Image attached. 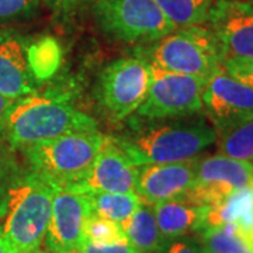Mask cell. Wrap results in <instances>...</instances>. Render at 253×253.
<instances>
[{
  "label": "cell",
  "mask_w": 253,
  "mask_h": 253,
  "mask_svg": "<svg viewBox=\"0 0 253 253\" xmlns=\"http://www.w3.org/2000/svg\"><path fill=\"white\" fill-rule=\"evenodd\" d=\"M191 117L132 116L126 131L111 138L136 166L189 161L217 141L210 123Z\"/></svg>",
  "instance_id": "6da1fadb"
},
{
  "label": "cell",
  "mask_w": 253,
  "mask_h": 253,
  "mask_svg": "<svg viewBox=\"0 0 253 253\" xmlns=\"http://www.w3.org/2000/svg\"><path fill=\"white\" fill-rule=\"evenodd\" d=\"M81 131H99L97 123L75 107L66 96L33 93L14 101L4 138L10 149L24 151L56 136Z\"/></svg>",
  "instance_id": "7a4b0ae2"
},
{
  "label": "cell",
  "mask_w": 253,
  "mask_h": 253,
  "mask_svg": "<svg viewBox=\"0 0 253 253\" xmlns=\"http://www.w3.org/2000/svg\"><path fill=\"white\" fill-rule=\"evenodd\" d=\"M107 135L81 131L33 145L23 152L28 170L56 190L71 187L89 172Z\"/></svg>",
  "instance_id": "3957f363"
},
{
  "label": "cell",
  "mask_w": 253,
  "mask_h": 253,
  "mask_svg": "<svg viewBox=\"0 0 253 253\" xmlns=\"http://www.w3.org/2000/svg\"><path fill=\"white\" fill-rule=\"evenodd\" d=\"M55 190L30 170L14 184L1 226L18 253H34L44 244Z\"/></svg>",
  "instance_id": "277c9868"
},
{
  "label": "cell",
  "mask_w": 253,
  "mask_h": 253,
  "mask_svg": "<svg viewBox=\"0 0 253 253\" xmlns=\"http://www.w3.org/2000/svg\"><path fill=\"white\" fill-rule=\"evenodd\" d=\"M139 55L162 69L203 79L222 68L217 41L204 26L174 28L168 36L142 46Z\"/></svg>",
  "instance_id": "5b68a950"
},
{
  "label": "cell",
  "mask_w": 253,
  "mask_h": 253,
  "mask_svg": "<svg viewBox=\"0 0 253 253\" xmlns=\"http://www.w3.org/2000/svg\"><path fill=\"white\" fill-rule=\"evenodd\" d=\"M91 11L106 36L126 44H149L174 30L155 0H94Z\"/></svg>",
  "instance_id": "8992f818"
},
{
  "label": "cell",
  "mask_w": 253,
  "mask_h": 253,
  "mask_svg": "<svg viewBox=\"0 0 253 253\" xmlns=\"http://www.w3.org/2000/svg\"><path fill=\"white\" fill-rule=\"evenodd\" d=\"M151 84V65L142 55L124 56L100 73L97 97L116 121L135 114L146 99Z\"/></svg>",
  "instance_id": "52a82bcc"
},
{
  "label": "cell",
  "mask_w": 253,
  "mask_h": 253,
  "mask_svg": "<svg viewBox=\"0 0 253 253\" xmlns=\"http://www.w3.org/2000/svg\"><path fill=\"white\" fill-rule=\"evenodd\" d=\"M151 65V84L146 99L135 111L144 118H179L203 111V90L207 79L176 73Z\"/></svg>",
  "instance_id": "ba28073f"
},
{
  "label": "cell",
  "mask_w": 253,
  "mask_h": 253,
  "mask_svg": "<svg viewBox=\"0 0 253 253\" xmlns=\"http://www.w3.org/2000/svg\"><path fill=\"white\" fill-rule=\"evenodd\" d=\"M203 113L217 136L226 134L253 120V87L221 68L204 83Z\"/></svg>",
  "instance_id": "9c48e42d"
},
{
  "label": "cell",
  "mask_w": 253,
  "mask_h": 253,
  "mask_svg": "<svg viewBox=\"0 0 253 253\" xmlns=\"http://www.w3.org/2000/svg\"><path fill=\"white\" fill-rule=\"evenodd\" d=\"M248 186H253V163L218 154L197 161L193 186L184 197L210 207Z\"/></svg>",
  "instance_id": "30bf717a"
},
{
  "label": "cell",
  "mask_w": 253,
  "mask_h": 253,
  "mask_svg": "<svg viewBox=\"0 0 253 253\" xmlns=\"http://www.w3.org/2000/svg\"><path fill=\"white\" fill-rule=\"evenodd\" d=\"M207 24L217 41L222 63L253 59V3L214 0Z\"/></svg>",
  "instance_id": "8fae6325"
},
{
  "label": "cell",
  "mask_w": 253,
  "mask_h": 253,
  "mask_svg": "<svg viewBox=\"0 0 253 253\" xmlns=\"http://www.w3.org/2000/svg\"><path fill=\"white\" fill-rule=\"evenodd\" d=\"M93 214L89 194L55 190L44 244L49 253H75L86 241L84 225Z\"/></svg>",
  "instance_id": "7c38bea8"
},
{
  "label": "cell",
  "mask_w": 253,
  "mask_h": 253,
  "mask_svg": "<svg viewBox=\"0 0 253 253\" xmlns=\"http://www.w3.org/2000/svg\"><path fill=\"white\" fill-rule=\"evenodd\" d=\"M136 166L118 146L111 136H107L86 176L69 190L82 194L91 193H136Z\"/></svg>",
  "instance_id": "4fadbf2b"
},
{
  "label": "cell",
  "mask_w": 253,
  "mask_h": 253,
  "mask_svg": "<svg viewBox=\"0 0 253 253\" xmlns=\"http://www.w3.org/2000/svg\"><path fill=\"white\" fill-rule=\"evenodd\" d=\"M197 158L174 163L139 166L136 194L148 204L179 199L189 193L196 176Z\"/></svg>",
  "instance_id": "5bb4252c"
},
{
  "label": "cell",
  "mask_w": 253,
  "mask_h": 253,
  "mask_svg": "<svg viewBox=\"0 0 253 253\" xmlns=\"http://www.w3.org/2000/svg\"><path fill=\"white\" fill-rule=\"evenodd\" d=\"M28 41L0 28V93L11 100L36 93L37 81L28 65Z\"/></svg>",
  "instance_id": "9a60e30c"
},
{
  "label": "cell",
  "mask_w": 253,
  "mask_h": 253,
  "mask_svg": "<svg viewBox=\"0 0 253 253\" xmlns=\"http://www.w3.org/2000/svg\"><path fill=\"white\" fill-rule=\"evenodd\" d=\"M154 212L159 231L168 241L197 234L206 226L207 207L196 204L184 196L156 203Z\"/></svg>",
  "instance_id": "2e32d148"
},
{
  "label": "cell",
  "mask_w": 253,
  "mask_h": 253,
  "mask_svg": "<svg viewBox=\"0 0 253 253\" xmlns=\"http://www.w3.org/2000/svg\"><path fill=\"white\" fill-rule=\"evenodd\" d=\"M231 224L253 246V186L234 191L231 196L207 207L206 226Z\"/></svg>",
  "instance_id": "e0dca14e"
},
{
  "label": "cell",
  "mask_w": 253,
  "mask_h": 253,
  "mask_svg": "<svg viewBox=\"0 0 253 253\" xmlns=\"http://www.w3.org/2000/svg\"><path fill=\"white\" fill-rule=\"evenodd\" d=\"M129 245L139 253H162L168 239H165L156 224L154 206L142 201L131 217L123 224Z\"/></svg>",
  "instance_id": "ac0fdd59"
},
{
  "label": "cell",
  "mask_w": 253,
  "mask_h": 253,
  "mask_svg": "<svg viewBox=\"0 0 253 253\" xmlns=\"http://www.w3.org/2000/svg\"><path fill=\"white\" fill-rule=\"evenodd\" d=\"M174 28L207 24L214 0H155Z\"/></svg>",
  "instance_id": "d6986e66"
},
{
  "label": "cell",
  "mask_w": 253,
  "mask_h": 253,
  "mask_svg": "<svg viewBox=\"0 0 253 253\" xmlns=\"http://www.w3.org/2000/svg\"><path fill=\"white\" fill-rule=\"evenodd\" d=\"M197 238L208 253H253L252 244L231 224L204 226Z\"/></svg>",
  "instance_id": "ffe728a7"
},
{
  "label": "cell",
  "mask_w": 253,
  "mask_h": 253,
  "mask_svg": "<svg viewBox=\"0 0 253 253\" xmlns=\"http://www.w3.org/2000/svg\"><path fill=\"white\" fill-rule=\"evenodd\" d=\"M93 214L123 224L141 206L136 193H91L89 194Z\"/></svg>",
  "instance_id": "44dd1931"
},
{
  "label": "cell",
  "mask_w": 253,
  "mask_h": 253,
  "mask_svg": "<svg viewBox=\"0 0 253 253\" xmlns=\"http://www.w3.org/2000/svg\"><path fill=\"white\" fill-rule=\"evenodd\" d=\"M28 65L37 82L46 81L59 69L61 48L55 38L42 37L28 44Z\"/></svg>",
  "instance_id": "7402d4cb"
},
{
  "label": "cell",
  "mask_w": 253,
  "mask_h": 253,
  "mask_svg": "<svg viewBox=\"0 0 253 253\" xmlns=\"http://www.w3.org/2000/svg\"><path fill=\"white\" fill-rule=\"evenodd\" d=\"M219 154L253 163V120L217 136Z\"/></svg>",
  "instance_id": "603a6c76"
},
{
  "label": "cell",
  "mask_w": 253,
  "mask_h": 253,
  "mask_svg": "<svg viewBox=\"0 0 253 253\" xmlns=\"http://www.w3.org/2000/svg\"><path fill=\"white\" fill-rule=\"evenodd\" d=\"M86 241L97 245H111L128 241L121 224L103 218L97 214H91L84 225Z\"/></svg>",
  "instance_id": "cb8c5ba5"
},
{
  "label": "cell",
  "mask_w": 253,
  "mask_h": 253,
  "mask_svg": "<svg viewBox=\"0 0 253 253\" xmlns=\"http://www.w3.org/2000/svg\"><path fill=\"white\" fill-rule=\"evenodd\" d=\"M23 173L10 152H0V219L4 217L10 193Z\"/></svg>",
  "instance_id": "d4e9b609"
},
{
  "label": "cell",
  "mask_w": 253,
  "mask_h": 253,
  "mask_svg": "<svg viewBox=\"0 0 253 253\" xmlns=\"http://www.w3.org/2000/svg\"><path fill=\"white\" fill-rule=\"evenodd\" d=\"M42 0H0V27L36 16Z\"/></svg>",
  "instance_id": "484cf974"
},
{
  "label": "cell",
  "mask_w": 253,
  "mask_h": 253,
  "mask_svg": "<svg viewBox=\"0 0 253 253\" xmlns=\"http://www.w3.org/2000/svg\"><path fill=\"white\" fill-rule=\"evenodd\" d=\"M162 253H208L204 245L200 242L197 236H181L176 239H169L165 245Z\"/></svg>",
  "instance_id": "4316f807"
},
{
  "label": "cell",
  "mask_w": 253,
  "mask_h": 253,
  "mask_svg": "<svg viewBox=\"0 0 253 253\" xmlns=\"http://www.w3.org/2000/svg\"><path fill=\"white\" fill-rule=\"evenodd\" d=\"M222 69L238 81L253 87V59L245 61H229L222 63Z\"/></svg>",
  "instance_id": "83f0119b"
},
{
  "label": "cell",
  "mask_w": 253,
  "mask_h": 253,
  "mask_svg": "<svg viewBox=\"0 0 253 253\" xmlns=\"http://www.w3.org/2000/svg\"><path fill=\"white\" fill-rule=\"evenodd\" d=\"M75 253H139L129 245L128 241L111 245H97L90 241H84Z\"/></svg>",
  "instance_id": "f1b7e54d"
},
{
  "label": "cell",
  "mask_w": 253,
  "mask_h": 253,
  "mask_svg": "<svg viewBox=\"0 0 253 253\" xmlns=\"http://www.w3.org/2000/svg\"><path fill=\"white\" fill-rule=\"evenodd\" d=\"M46 4L59 16H68L86 4H91L94 0H44Z\"/></svg>",
  "instance_id": "f546056e"
},
{
  "label": "cell",
  "mask_w": 253,
  "mask_h": 253,
  "mask_svg": "<svg viewBox=\"0 0 253 253\" xmlns=\"http://www.w3.org/2000/svg\"><path fill=\"white\" fill-rule=\"evenodd\" d=\"M16 100H11L0 93V141L4 138L6 134V126H7V118L9 113Z\"/></svg>",
  "instance_id": "4dcf8cb0"
},
{
  "label": "cell",
  "mask_w": 253,
  "mask_h": 253,
  "mask_svg": "<svg viewBox=\"0 0 253 253\" xmlns=\"http://www.w3.org/2000/svg\"><path fill=\"white\" fill-rule=\"evenodd\" d=\"M0 253H18L17 249L13 246L9 238L6 236L1 225H0Z\"/></svg>",
  "instance_id": "1f68e13d"
},
{
  "label": "cell",
  "mask_w": 253,
  "mask_h": 253,
  "mask_svg": "<svg viewBox=\"0 0 253 253\" xmlns=\"http://www.w3.org/2000/svg\"><path fill=\"white\" fill-rule=\"evenodd\" d=\"M34 253H49V252H44V251H40V249H38V251H36Z\"/></svg>",
  "instance_id": "d6a6232c"
},
{
  "label": "cell",
  "mask_w": 253,
  "mask_h": 253,
  "mask_svg": "<svg viewBox=\"0 0 253 253\" xmlns=\"http://www.w3.org/2000/svg\"><path fill=\"white\" fill-rule=\"evenodd\" d=\"M252 3H253V0H252Z\"/></svg>",
  "instance_id": "836d02e7"
}]
</instances>
